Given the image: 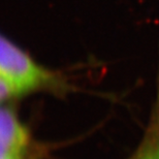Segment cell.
<instances>
[{
  "instance_id": "6da1fadb",
  "label": "cell",
  "mask_w": 159,
  "mask_h": 159,
  "mask_svg": "<svg viewBox=\"0 0 159 159\" xmlns=\"http://www.w3.org/2000/svg\"><path fill=\"white\" fill-rule=\"evenodd\" d=\"M0 78L14 88L18 95L39 91L61 92L64 80L39 65L21 48L0 34Z\"/></svg>"
},
{
  "instance_id": "7a4b0ae2",
  "label": "cell",
  "mask_w": 159,
  "mask_h": 159,
  "mask_svg": "<svg viewBox=\"0 0 159 159\" xmlns=\"http://www.w3.org/2000/svg\"><path fill=\"white\" fill-rule=\"evenodd\" d=\"M31 138L14 110L0 104V159H25Z\"/></svg>"
},
{
  "instance_id": "3957f363",
  "label": "cell",
  "mask_w": 159,
  "mask_h": 159,
  "mask_svg": "<svg viewBox=\"0 0 159 159\" xmlns=\"http://www.w3.org/2000/svg\"><path fill=\"white\" fill-rule=\"evenodd\" d=\"M131 159H159V118L153 122L142 146Z\"/></svg>"
},
{
  "instance_id": "277c9868",
  "label": "cell",
  "mask_w": 159,
  "mask_h": 159,
  "mask_svg": "<svg viewBox=\"0 0 159 159\" xmlns=\"http://www.w3.org/2000/svg\"><path fill=\"white\" fill-rule=\"evenodd\" d=\"M14 96H18L17 92L14 90V88L11 85L0 78V104H2L3 101L12 98Z\"/></svg>"
}]
</instances>
